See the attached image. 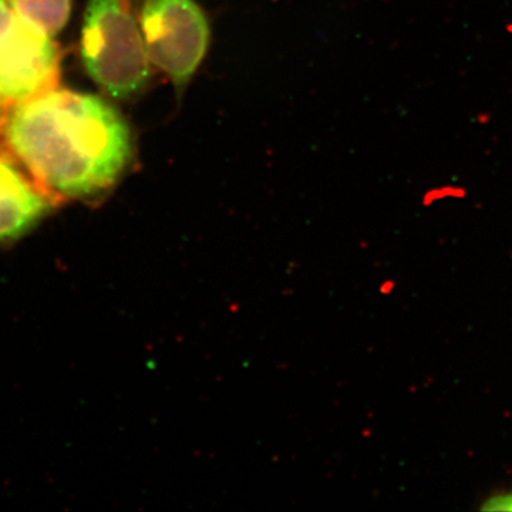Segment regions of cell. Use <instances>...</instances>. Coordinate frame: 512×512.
Instances as JSON below:
<instances>
[{"mask_svg":"<svg viewBox=\"0 0 512 512\" xmlns=\"http://www.w3.org/2000/svg\"><path fill=\"white\" fill-rule=\"evenodd\" d=\"M0 143L57 204L100 202L136 157V136L117 107L57 86L12 104Z\"/></svg>","mask_w":512,"mask_h":512,"instance_id":"cell-1","label":"cell"},{"mask_svg":"<svg viewBox=\"0 0 512 512\" xmlns=\"http://www.w3.org/2000/svg\"><path fill=\"white\" fill-rule=\"evenodd\" d=\"M80 55L84 70L113 100H133L153 76L138 0H89Z\"/></svg>","mask_w":512,"mask_h":512,"instance_id":"cell-2","label":"cell"},{"mask_svg":"<svg viewBox=\"0 0 512 512\" xmlns=\"http://www.w3.org/2000/svg\"><path fill=\"white\" fill-rule=\"evenodd\" d=\"M140 23L151 64L183 94L210 50L204 9L197 0H143Z\"/></svg>","mask_w":512,"mask_h":512,"instance_id":"cell-3","label":"cell"},{"mask_svg":"<svg viewBox=\"0 0 512 512\" xmlns=\"http://www.w3.org/2000/svg\"><path fill=\"white\" fill-rule=\"evenodd\" d=\"M62 49L0 0V101L19 103L59 84Z\"/></svg>","mask_w":512,"mask_h":512,"instance_id":"cell-4","label":"cell"},{"mask_svg":"<svg viewBox=\"0 0 512 512\" xmlns=\"http://www.w3.org/2000/svg\"><path fill=\"white\" fill-rule=\"evenodd\" d=\"M57 205L0 147V244L28 235L53 214Z\"/></svg>","mask_w":512,"mask_h":512,"instance_id":"cell-5","label":"cell"},{"mask_svg":"<svg viewBox=\"0 0 512 512\" xmlns=\"http://www.w3.org/2000/svg\"><path fill=\"white\" fill-rule=\"evenodd\" d=\"M8 2L20 18L50 37L62 32L72 12V0H8Z\"/></svg>","mask_w":512,"mask_h":512,"instance_id":"cell-6","label":"cell"},{"mask_svg":"<svg viewBox=\"0 0 512 512\" xmlns=\"http://www.w3.org/2000/svg\"><path fill=\"white\" fill-rule=\"evenodd\" d=\"M484 511H512V491L510 493L498 494L485 501Z\"/></svg>","mask_w":512,"mask_h":512,"instance_id":"cell-7","label":"cell"},{"mask_svg":"<svg viewBox=\"0 0 512 512\" xmlns=\"http://www.w3.org/2000/svg\"><path fill=\"white\" fill-rule=\"evenodd\" d=\"M8 107L6 104H3L2 101H0V131H2L3 126V120H5L6 111H8ZM0 147H2V143H0Z\"/></svg>","mask_w":512,"mask_h":512,"instance_id":"cell-8","label":"cell"}]
</instances>
